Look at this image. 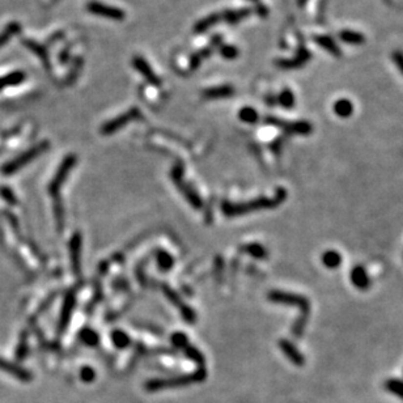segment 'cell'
<instances>
[{
  "label": "cell",
  "instance_id": "6da1fadb",
  "mask_svg": "<svg viewBox=\"0 0 403 403\" xmlns=\"http://www.w3.org/2000/svg\"><path fill=\"white\" fill-rule=\"evenodd\" d=\"M269 300L276 304H283V305L297 306L300 309V317L295 321L292 326V335L295 337H301L304 330H305L308 317L310 312V302L305 296L296 295V293L283 292V291H271L269 293Z\"/></svg>",
  "mask_w": 403,
  "mask_h": 403
},
{
  "label": "cell",
  "instance_id": "7a4b0ae2",
  "mask_svg": "<svg viewBox=\"0 0 403 403\" xmlns=\"http://www.w3.org/2000/svg\"><path fill=\"white\" fill-rule=\"evenodd\" d=\"M287 198V191L285 189H277L276 194L274 198H265V196H261V198H256L254 200H250L248 203H238V204H232V203H227L225 202L223 204V211L227 216H238V215H245V213H249L252 211H259V210H266V208H274L279 206L280 203H283Z\"/></svg>",
  "mask_w": 403,
  "mask_h": 403
},
{
  "label": "cell",
  "instance_id": "3957f363",
  "mask_svg": "<svg viewBox=\"0 0 403 403\" xmlns=\"http://www.w3.org/2000/svg\"><path fill=\"white\" fill-rule=\"evenodd\" d=\"M204 377H206L204 369H198L192 375L178 376V377H171V379L167 380H152V381L146 383V389L149 391H156L161 390V389H167V387L185 386V385H189V383L199 382Z\"/></svg>",
  "mask_w": 403,
  "mask_h": 403
},
{
  "label": "cell",
  "instance_id": "277c9868",
  "mask_svg": "<svg viewBox=\"0 0 403 403\" xmlns=\"http://www.w3.org/2000/svg\"><path fill=\"white\" fill-rule=\"evenodd\" d=\"M47 147H49L47 143H41V144H38V146L34 147V148H30L28 152H25V153L20 155L15 160H12L11 163L5 164L4 167L1 168L3 174L9 175V174H13V173H16L19 169H21V168L25 167L26 164L30 163L32 160L38 157V156L41 155L42 152H45L46 149H47Z\"/></svg>",
  "mask_w": 403,
  "mask_h": 403
},
{
  "label": "cell",
  "instance_id": "5b68a950",
  "mask_svg": "<svg viewBox=\"0 0 403 403\" xmlns=\"http://www.w3.org/2000/svg\"><path fill=\"white\" fill-rule=\"evenodd\" d=\"M75 163H76V157H75V156H68L67 159L63 160V163H62V165L59 167V169H58L57 174H55L54 179L51 181V185H50V188H49L50 194H51V195L57 198L59 189H61V186L65 181L69 170L72 169Z\"/></svg>",
  "mask_w": 403,
  "mask_h": 403
},
{
  "label": "cell",
  "instance_id": "8992f818",
  "mask_svg": "<svg viewBox=\"0 0 403 403\" xmlns=\"http://www.w3.org/2000/svg\"><path fill=\"white\" fill-rule=\"evenodd\" d=\"M266 122L271 123V125H275V126L281 127V128H284L287 132H291V134L309 135V134H312V131H313V126H312L309 122H306V121H297V122L287 123V122L280 121V119L271 118V117H269Z\"/></svg>",
  "mask_w": 403,
  "mask_h": 403
},
{
  "label": "cell",
  "instance_id": "52a82bcc",
  "mask_svg": "<svg viewBox=\"0 0 403 403\" xmlns=\"http://www.w3.org/2000/svg\"><path fill=\"white\" fill-rule=\"evenodd\" d=\"M171 178H173L174 183L177 185V188H178L179 190H181V192L185 195V198L190 202V204H191L192 207L194 208L202 207V200L199 199V196L196 195L195 192L192 191L191 189H189L188 186L183 183L182 170H181V168L177 167L173 169V171H171Z\"/></svg>",
  "mask_w": 403,
  "mask_h": 403
},
{
  "label": "cell",
  "instance_id": "ba28073f",
  "mask_svg": "<svg viewBox=\"0 0 403 403\" xmlns=\"http://www.w3.org/2000/svg\"><path fill=\"white\" fill-rule=\"evenodd\" d=\"M86 9L90 13H93V15L106 17V19H111V20H122V19H125V12L123 11L114 8V7H110V5L101 4V3H97V1L89 3Z\"/></svg>",
  "mask_w": 403,
  "mask_h": 403
},
{
  "label": "cell",
  "instance_id": "9c48e42d",
  "mask_svg": "<svg viewBox=\"0 0 403 403\" xmlns=\"http://www.w3.org/2000/svg\"><path fill=\"white\" fill-rule=\"evenodd\" d=\"M279 346H280V350L283 351V354L288 358V360L292 364L297 366H302L305 364V358L302 356L301 352L297 350V347L295 346L293 343H291L287 339H281L280 342H279Z\"/></svg>",
  "mask_w": 403,
  "mask_h": 403
},
{
  "label": "cell",
  "instance_id": "30bf717a",
  "mask_svg": "<svg viewBox=\"0 0 403 403\" xmlns=\"http://www.w3.org/2000/svg\"><path fill=\"white\" fill-rule=\"evenodd\" d=\"M351 283L355 285V288L360 291H366L371 287V277L361 265L355 266L354 269L351 270Z\"/></svg>",
  "mask_w": 403,
  "mask_h": 403
},
{
  "label": "cell",
  "instance_id": "8fae6325",
  "mask_svg": "<svg viewBox=\"0 0 403 403\" xmlns=\"http://www.w3.org/2000/svg\"><path fill=\"white\" fill-rule=\"evenodd\" d=\"M80 252H82V236L80 233H75L69 242V254H71L73 273L76 275H80Z\"/></svg>",
  "mask_w": 403,
  "mask_h": 403
},
{
  "label": "cell",
  "instance_id": "7c38bea8",
  "mask_svg": "<svg viewBox=\"0 0 403 403\" xmlns=\"http://www.w3.org/2000/svg\"><path fill=\"white\" fill-rule=\"evenodd\" d=\"M0 369L7 372L9 375H12L13 377H16V379H19L20 381H22V382H29V381L32 380V375H30L26 369L21 368V366H19L17 364L7 361L5 359L0 358Z\"/></svg>",
  "mask_w": 403,
  "mask_h": 403
},
{
  "label": "cell",
  "instance_id": "4fadbf2b",
  "mask_svg": "<svg viewBox=\"0 0 403 403\" xmlns=\"http://www.w3.org/2000/svg\"><path fill=\"white\" fill-rule=\"evenodd\" d=\"M136 117H139V111H136V110H131V111H128L126 114L121 115V117H118V118L114 119V121L106 123L105 126L102 127V134H113V132H115L118 128L123 127L128 122H131V121L136 118Z\"/></svg>",
  "mask_w": 403,
  "mask_h": 403
},
{
  "label": "cell",
  "instance_id": "5bb4252c",
  "mask_svg": "<svg viewBox=\"0 0 403 403\" xmlns=\"http://www.w3.org/2000/svg\"><path fill=\"white\" fill-rule=\"evenodd\" d=\"M310 59V53L305 47H300L297 50V54L293 59H284V61H277V65L281 68H300L304 63Z\"/></svg>",
  "mask_w": 403,
  "mask_h": 403
},
{
  "label": "cell",
  "instance_id": "9a60e30c",
  "mask_svg": "<svg viewBox=\"0 0 403 403\" xmlns=\"http://www.w3.org/2000/svg\"><path fill=\"white\" fill-rule=\"evenodd\" d=\"M75 295L72 292H69L67 295V297L64 300V304H63V309H62V314H61V321H59V331H63L65 330L67 325H68L69 319H71V314H72V310L75 308Z\"/></svg>",
  "mask_w": 403,
  "mask_h": 403
},
{
  "label": "cell",
  "instance_id": "2e32d148",
  "mask_svg": "<svg viewBox=\"0 0 403 403\" xmlns=\"http://www.w3.org/2000/svg\"><path fill=\"white\" fill-rule=\"evenodd\" d=\"M164 291H165V295L168 296V298H169V300H170V301L173 302L175 306H178V309L181 310V313H182L183 318H185V321L190 322V323H192V322L195 321V313H194V312H192L190 308H188L186 305H183L182 301L179 300V297H177V296H175V293L173 292L170 288L165 287V288H164Z\"/></svg>",
  "mask_w": 403,
  "mask_h": 403
},
{
  "label": "cell",
  "instance_id": "e0dca14e",
  "mask_svg": "<svg viewBox=\"0 0 403 403\" xmlns=\"http://www.w3.org/2000/svg\"><path fill=\"white\" fill-rule=\"evenodd\" d=\"M313 41L317 43L319 47H322L323 50H326L327 53H330L331 55L339 58L342 55V51L339 49V46L335 43V41L329 36H314Z\"/></svg>",
  "mask_w": 403,
  "mask_h": 403
},
{
  "label": "cell",
  "instance_id": "ac0fdd59",
  "mask_svg": "<svg viewBox=\"0 0 403 403\" xmlns=\"http://www.w3.org/2000/svg\"><path fill=\"white\" fill-rule=\"evenodd\" d=\"M333 110H334L335 114L340 117V118H348L354 113V104L347 98H340V100L334 102Z\"/></svg>",
  "mask_w": 403,
  "mask_h": 403
},
{
  "label": "cell",
  "instance_id": "d6986e66",
  "mask_svg": "<svg viewBox=\"0 0 403 403\" xmlns=\"http://www.w3.org/2000/svg\"><path fill=\"white\" fill-rule=\"evenodd\" d=\"M134 65L135 68L138 69L139 72L142 73L143 76H144L148 82L153 83V84H160V80L156 78V75L153 73V71L149 68V65L147 64V62L144 61V59L136 57L134 59Z\"/></svg>",
  "mask_w": 403,
  "mask_h": 403
},
{
  "label": "cell",
  "instance_id": "ffe728a7",
  "mask_svg": "<svg viewBox=\"0 0 403 403\" xmlns=\"http://www.w3.org/2000/svg\"><path fill=\"white\" fill-rule=\"evenodd\" d=\"M322 263L330 270L338 269L342 263V255L337 250H327L322 254Z\"/></svg>",
  "mask_w": 403,
  "mask_h": 403
},
{
  "label": "cell",
  "instance_id": "44dd1931",
  "mask_svg": "<svg viewBox=\"0 0 403 403\" xmlns=\"http://www.w3.org/2000/svg\"><path fill=\"white\" fill-rule=\"evenodd\" d=\"M339 38L350 45H361L365 42V37L362 36L361 33L355 32V30H342L339 33Z\"/></svg>",
  "mask_w": 403,
  "mask_h": 403
},
{
  "label": "cell",
  "instance_id": "7402d4cb",
  "mask_svg": "<svg viewBox=\"0 0 403 403\" xmlns=\"http://www.w3.org/2000/svg\"><path fill=\"white\" fill-rule=\"evenodd\" d=\"M385 389H386L389 393H391V394L397 395V397L403 399V381L402 380H397V379L386 380V381H385Z\"/></svg>",
  "mask_w": 403,
  "mask_h": 403
},
{
  "label": "cell",
  "instance_id": "603a6c76",
  "mask_svg": "<svg viewBox=\"0 0 403 403\" xmlns=\"http://www.w3.org/2000/svg\"><path fill=\"white\" fill-rule=\"evenodd\" d=\"M244 250L246 253H249L252 256H254V258H258V259H266L267 258V250L259 244L246 245Z\"/></svg>",
  "mask_w": 403,
  "mask_h": 403
},
{
  "label": "cell",
  "instance_id": "cb8c5ba5",
  "mask_svg": "<svg viewBox=\"0 0 403 403\" xmlns=\"http://www.w3.org/2000/svg\"><path fill=\"white\" fill-rule=\"evenodd\" d=\"M277 101H279V104H280L283 107H285V109H291V107H293L295 104H296L295 94H293L289 89L281 90V93L279 94V97H277Z\"/></svg>",
  "mask_w": 403,
  "mask_h": 403
},
{
  "label": "cell",
  "instance_id": "d4e9b609",
  "mask_svg": "<svg viewBox=\"0 0 403 403\" xmlns=\"http://www.w3.org/2000/svg\"><path fill=\"white\" fill-rule=\"evenodd\" d=\"M233 93L232 88L229 86H221V88H216V89H208L204 92V97L207 98H220V97H227Z\"/></svg>",
  "mask_w": 403,
  "mask_h": 403
},
{
  "label": "cell",
  "instance_id": "484cf974",
  "mask_svg": "<svg viewBox=\"0 0 403 403\" xmlns=\"http://www.w3.org/2000/svg\"><path fill=\"white\" fill-rule=\"evenodd\" d=\"M111 339H113V343H114L118 348H125V347H127L130 344V338H128V335H127L126 333H123L122 330H117V331H114V333L111 334Z\"/></svg>",
  "mask_w": 403,
  "mask_h": 403
},
{
  "label": "cell",
  "instance_id": "4316f807",
  "mask_svg": "<svg viewBox=\"0 0 403 403\" xmlns=\"http://www.w3.org/2000/svg\"><path fill=\"white\" fill-rule=\"evenodd\" d=\"M238 115H240L241 121H244L246 123H255L258 121V113L253 107H249V106L241 109Z\"/></svg>",
  "mask_w": 403,
  "mask_h": 403
},
{
  "label": "cell",
  "instance_id": "83f0119b",
  "mask_svg": "<svg viewBox=\"0 0 403 403\" xmlns=\"http://www.w3.org/2000/svg\"><path fill=\"white\" fill-rule=\"evenodd\" d=\"M157 263H159V267L163 271H168L173 266V258L168 253L159 252V254H157Z\"/></svg>",
  "mask_w": 403,
  "mask_h": 403
},
{
  "label": "cell",
  "instance_id": "f1b7e54d",
  "mask_svg": "<svg viewBox=\"0 0 403 403\" xmlns=\"http://www.w3.org/2000/svg\"><path fill=\"white\" fill-rule=\"evenodd\" d=\"M80 339L88 346H96L98 343V335L90 329H83L80 333Z\"/></svg>",
  "mask_w": 403,
  "mask_h": 403
},
{
  "label": "cell",
  "instance_id": "f546056e",
  "mask_svg": "<svg viewBox=\"0 0 403 403\" xmlns=\"http://www.w3.org/2000/svg\"><path fill=\"white\" fill-rule=\"evenodd\" d=\"M183 348H186V350H185V351H186V354H188L189 356H190V358L194 360V361L199 362V364H203V356H202V355H200L199 352L195 350V348H192V347H189L188 344L183 347Z\"/></svg>",
  "mask_w": 403,
  "mask_h": 403
},
{
  "label": "cell",
  "instance_id": "4dcf8cb0",
  "mask_svg": "<svg viewBox=\"0 0 403 403\" xmlns=\"http://www.w3.org/2000/svg\"><path fill=\"white\" fill-rule=\"evenodd\" d=\"M221 54L224 55V58H227V59H234V58H237V55H238V50L236 49V47H233V46H223L221 47Z\"/></svg>",
  "mask_w": 403,
  "mask_h": 403
},
{
  "label": "cell",
  "instance_id": "1f68e13d",
  "mask_svg": "<svg viewBox=\"0 0 403 403\" xmlns=\"http://www.w3.org/2000/svg\"><path fill=\"white\" fill-rule=\"evenodd\" d=\"M171 342L174 343L177 347H185L188 344V337L182 333H175L173 337H171Z\"/></svg>",
  "mask_w": 403,
  "mask_h": 403
},
{
  "label": "cell",
  "instance_id": "d6a6232c",
  "mask_svg": "<svg viewBox=\"0 0 403 403\" xmlns=\"http://www.w3.org/2000/svg\"><path fill=\"white\" fill-rule=\"evenodd\" d=\"M94 371L92 369V368H89V366H85V368H83L82 369V379L83 381H85V382H90L92 380L94 379Z\"/></svg>",
  "mask_w": 403,
  "mask_h": 403
},
{
  "label": "cell",
  "instance_id": "836d02e7",
  "mask_svg": "<svg viewBox=\"0 0 403 403\" xmlns=\"http://www.w3.org/2000/svg\"><path fill=\"white\" fill-rule=\"evenodd\" d=\"M393 61H394L395 65L398 67V69L402 72V75H403V53L402 51H394V53H393Z\"/></svg>",
  "mask_w": 403,
  "mask_h": 403
},
{
  "label": "cell",
  "instance_id": "e575fe53",
  "mask_svg": "<svg viewBox=\"0 0 403 403\" xmlns=\"http://www.w3.org/2000/svg\"><path fill=\"white\" fill-rule=\"evenodd\" d=\"M1 195H3V198H4V199L7 200L9 204L16 203V199H15V196H13V194L9 191L8 189H1Z\"/></svg>",
  "mask_w": 403,
  "mask_h": 403
},
{
  "label": "cell",
  "instance_id": "d590c367",
  "mask_svg": "<svg viewBox=\"0 0 403 403\" xmlns=\"http://www.w3.org/2000/svg\"><path fill=\"white\" fill-rule=\"evenodd\" d=\"M298 3H300V7H302L306 3V0H298Z\"/></svg>",
  "mask_w": 403,
  "mask_h": 403
}]
</instances>
